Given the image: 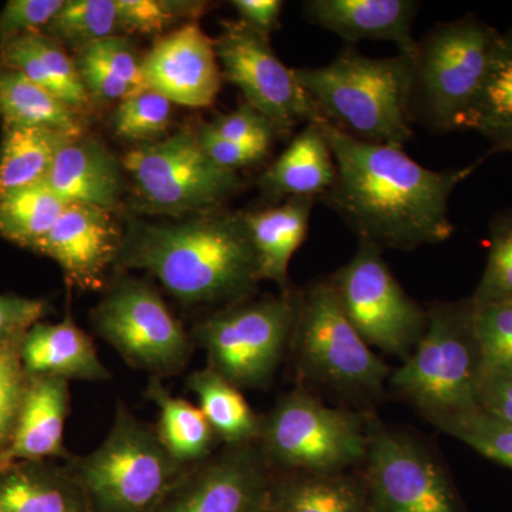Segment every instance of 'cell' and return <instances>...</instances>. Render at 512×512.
<instances>
[{"instance_id":"cell-6","label":"cell","mask_w":512,"mask_h":512,"mask_svg":"<svg viewBox=\"0 0 512 512\" xmlns=\"http://www.w3.org/2000/svg\"><path fill=\"white\" fill-rule=\"evenodd\" d=\"M92 512H154L184 466L170 456L156 427L119 404L106 439L92 453L64 461Z\"/></svg>"},{"instance_id":"cell-14","label":"cell","mask_w":512,"mask_h":512,"mask_svg":"<svg viewBox=\"0 0 512 512\" xmlns=\"http://www.w3.org/2000/svg\"><path fill=\"white\" fill-rule=\"evenodd\" d=\"M224 80L237 86L245 101L286 133L295 124L328 121L315 101L276 56L269 37L256 32L242 20L221 23L214 40Z\"/></svg>"},{"instance_id":"cell-11","label":"cell","mask_w":512,"mask_h":512,"mask_svg":"<svg viewBox=\"0 0 512 512\" xmlns=\"http://www.w3.org/2000/svg\"><path fill=\"white\" fill-rule=\"evenodd\" d=\"M92 325L128 366L154 379L180 375L197 348L160 293L130 276L114 282L93 309Z\"/></svg>"},{"instance_id":"cell-47","label":"cell","mask_w":512,"mask_h":512,"mask_svg":"<svg viewBox=\"0 0 512 512\" xmlns=\"http://www.w3.org/2000/svg\"><path fill=\"white\" fill-rule=\"evenodd\" d=\"M232 6L239 13V20L247 23L256 32L271 36L279 28V16L284 8L281 0H234Z\"/></svg>"},{"instance_id":"cell-9","label":"cell","mask_w":512,"mask_h":512,"mask_svg":"<svg viewBox=\"0 0 512 512\" xmlns=\"http://www.w3.org/2000/svg\"><path fill=\"white\" fill-rule=\"evenodd\" d=\"M298 292L222 308L191 329L207 366L242 389L268 386L291 345Z\"/></svg>"},{"instance_id":"cell-44","label":"cell","mask_w":512,"mask_h":512,"mask_svg":"<svg viewBox=\"0 0 512 512\" xmlns=\"http://www.w3.org/2000/svg\"><path fill=\"white\" fill-rule=\"evenodd\" d=\"M197 136L201 147L215 164L235 171V173H238L241 168L258 163L269 153L265 148L248 146V144L237 143V141L218 136L208 127L207 123L201 124L197 128Z\"/></svg>"},{"instance_id":"cell-41","label":"cell","mask_w":512,"mask_h":512,"mask_svg":"<svg viewBox=\"0 0 512 512\" xmlns=\"http://www.w3.org/2000/svg\"><path fill=\"white\" fill-rule=\"evenodd\" d=\"M207 124L214 133L227 140L265 148L268 151L275 134L278 133L274 124L247 101L232 113L217 117L212 123Z\"/></svg>"},{"instance_id":"cell-10","label":"cell","mask_w":512,"mask_h":512,"mask_svg":"<svg viewBox=\"0 0 512 512\" xmlns=\"http://www.w3.org/2000/svg\"><path fill=\"white\" fill-rule=\"evenodd\" d=\"M123 167L141 207L153 214L177 217L220 210L242 188L238 173L215 164L192 128L128 151Z\"/></svg>"},{"instance_id":"cell-22","label":"cell","mask_w":512,"mask_h":512,"mask_svg":"<svg viewBox=\"0 0 512 512\" xmlns=\"http://www.w3.org/2000/svg\"><path fill=\"white\" fill-rule=\"evenodd\" d=\"M0 67L22 73L84 117L92 110L93 99L76 62L57 40L43 32L16 37L0 47Z\"/></svg>"},{"instance_id":"cell-36","label":"cell","mask_w":512,"mask_h":512,"mask_svg":"<svg viewBox=\"0 0 512 512\" xmlns=\"http://www.w3.org/2000/svg\"><path fill=\"white\" fill-rule=\"evenodd\" d=\"M173 103L147 89L121 101L113 116L117 136L130 141H150L163 136L171 123Z\"/></svg>"},{"instance_id":"cell-37","label":"cell","mask_w":512,"mask_h":512,"mask_svg":"<svg viewBox=\"0 0 512 512\" xmlns=\"http://www.w3.org/2000/svg\"><path fill=\"white\" fill-rule=\"evenodd\" d=\"M474 329L480 346L483 379L511 373L512 303L474 308Z\"/></svg>"},{"instance_id":"cell-15","label":"cell","mask_w":512,"mask_h":512,"mask_svg":"<svg viewBox=\"0 0 512 512\" xmlns=\"http://www.w3.org/2000/svg\"><path fill=\"white\" fill-rule=\"evenodd\" d=\"M271 476L258 444L224 446L185 467L154 512H268Z\"/></svg>"},{"instance_id":"cell-20","label":"cell","mask_w":512,"mask_h":512,"mask_svg":"<svg viewBox=\"0 0 512 512\" xmlns=\"http://www.w3.org/2000/svg\"><path fill=\"white\" fill-rule=\"evenodd\" d=\"M121 177V165L109 148L82 136L60 148L45 184L66 204L113 211L123 188Z\"/></svg>"},{"instance_id":"cell-23","label":"cell","mask_w":512,"mask_h":512,"mask_svg":"<svg viewBox=\"0 0 512 512\" xmlns=\"http://www.w3.org/2000/svg\"><path fill=\"white\" fill-rule=\"evenodd\" d=\"M336 181V161L320 123L301 133L261 178L262 190L274 198L320 200Z\"/></svg>"},{"instance_id":"cell-21","label":"cell","mask_w":512,"mask_h":512,"mask_svg":"<svg viewBox=\"0 0 512 512\" xmlns=\"http://www.w3.org/2000/svg\"><path fill=\"white\" fill-rule=\"evenodd\" d=\"M20 360L28 376L106 382L110 370L101 362L93 339L67 313L62 322H39L20 343Z\"/></svg>"},{"instance_id":"cell-24","label":"cell","mask_w":512,"mask_h":512,"mask_svg":"<svg viewBox=\"0 0 512 512\" xmlns=\"http://www.w3.org/2000/svg\"><path fill=\"white\" fill-rule=\"evenodd\" d=\"M0 505L5 512H92L66 464L25 461L0 470Z\"/></svg>"},{"instance_id":"cell-43","label":"cell","mask_w":512,"mask_h":512,"mask_svg":"<svg viewBox=\"0 0 512 512\" xmlns=\"http://www.w3.org/2000/svg\"><path fill=\"white\" fill-rule=\"evenodd\" d=\"M47 303L18 295H0V346H20L26 333L42 322Z\"/></svg>"},{"instance_id":"cell-8","label":"cell","mask_w":512,"mask_h":512,"mask_svg":"<svg viewBox=\"0 0 512 512\" xmlns=\"http://www.w3.org/2000/svg\"><path fill=\"white\" fill-rule=\"evenodd\" d=\"M256 444L272 473H349L365 463V413L326 406L299 386L261 417Z\"/></svg>"},{"instance_id":"cell-25","label":"cell","mask_w":512,"mask_h":512,"mask_svg":"<svg viewBox=\"0 0 512 512\" xmlns=\"http://www.w3.org/2000/svg\"><path fill=\"white\" fill-rule=\"evenodd\" d=\"M315 198H291L268 210L244 212L258 256L261 281L289 291V264L309 231Z\"/></svg>"},{"instance_id":"cell-7","label":"cell","mask_w":512,"mask_h":512,"mask_svg":"<svg viewBox=\"0 0 512 512\" xmlns=\"http://www.w3.org/2000/svg\"><path fill=\"white\" fill-rule=\"evenodd\" d=\"M289 352L302 380L357 402L379 399L392 375L353 328L330 279L298 292Z\"/></svg>"},{"instance_id":"cell-46","label":"cell","mask_w":512,"mask_h":512,"mask_svg":"<svg viewBox=\"0 0 512 512\" xmlns=\"http://www.w3.org/2000/svg\"><path fill=\"white\" fill-rule=\"evenodd\" d=\"M478 406L485 413L512 424V372L485 377L481 382Z\"/></svg>"},{"instance_id":"cell-40","label":"cell","mask_w":512,"mask_h":512,"mask_svg":"<svg viewBox=\"0 0 512 512\" xmlns=\"http://www.w3.org/2000/svg\"><path fill=\"white\" fill-rule=\"evenodd\" d=\"M64 0H9L0 12V47L16 37L43 32Z\"/></svg>"},{"instance_id":"cell-50","label":"cell","mask_w":512,"mask_h":512,"mask_svg":"<svg viewBox=\"0 0 512 512\" xmlns=\"http://www.w3.org/2000/svg\"><path fill=\"white\" fill-rule=\"evenodd\" d=\"M269 512V511H268Z\"/></svg>"},{"instance_id":"cell-13","label":"cell","mask_w":512,"mask_h":512,"mask_svg":"<svg viewBox=\"0 0 512 512\" xmlns=\"http://www.w3.org/2000/svg\"><path fill=\"white\" fill-rule=\"evenodd\" d=\"M366 458L360 476L367 512H458L456 495L439 461L409 434L365 412Z\"/></svg>"},{"instance_id":"cell-17","label":"cell","mask_w":512,"mask_h":512,"mask_svg":"<svg viewBox=\"0 0 512 512\" xmlns=\"http://www.w3.org/2000/svg\"><path fill=\"white\" fill-rule=\"evenodd\" d=\"M141 67L148 89L191 109L211 106L224 80L214 40L195 20L158 39Z\"/></svg>"},{"instance_id":"cell-1","label":"cell","mask_w":512,"mask_h":512,"mask_svg":"<svg viewBox=\"0 0 512 512\" xmlns=\"http://www.w3.org/2000/svg\"><path fill=\"white\" fill-rule=\"evenodd\" d=\"M336 161V181L320 200L380 251H413L453 235L448 202L478 163L433 171L403 148L367 143L320 123Z\"/></svg>"},{"instance_id":"cell-34","label":"cell","mask_w":512,"mask_h":512,"mask_svg":"<svg viewBox=\"0 0 512 512\" xmlns=\"http://www.w3.org/2000/svg\"><path fill=\"white\" fill-rule=\"evenodd\" d=\"M448 436L463 441L481 456L512 470V424L497 419L483 409L431 421Z\"/></svg>"},{"instance_id":"cell-2","label":"cell","mask_w":512,"mask_h":512,"mask_svg":"<svg viewBox=\"0 0 512 512\" xmlns=\"http://www.w3.org/2000/svg\"><path fill=\"white\" fill-rule=\"evenodd\" d=\"M117 268L141 269L187 306L248 301L261 281L244 212L224 208L177 222H136L124 234Z\"/></svg>"},{"instance_id":"cell-31","label":"cell","mask_w":512,"mask_h":512,"mask_svg":"<svg viewBox=\"0 0 512 512\" xmlns=\"http://www.w3.org/2000/svg\"><path fill=\"white\" fill-rule=\"evenodd\" d=\"M66 205L45 183L6 192L0 195V235L36 251Z\"/></svg>"},{"instance_id":"cell-30","label":"cell","mask_w":512,"mask_h":512,"mask_svg":"<svg viewBox=\"0 0 512 512\" xmlns=\"http://www.w3.org/2000/svg\"><path fill=\"white\" fill-rule=\"evenodd\" d=\"M76 137L49 128L3 127L0 195L45 183L60 148Z\"/></svg>"},{"instance_id":"cell-33","label":"cell","mask_w":512,"mask_h":512,"mask_svg":"<svg viewBox=\"0 0 512 512\" xmlns=\"http://www.w3.org/2000/svg\"><path fill=\"white\" fill-rule=\"evenodd\" d=\"M512 124V28L501 33L487 83L464 130L483 134Z\"/></svg>"},{"instance_id":"cell-39","label":"cell","mask_w":512,"mask_h":512,"mask_svg":"<svg viewBox=\"0 0 512 512\" xmlns=\"http://www.w3.org/2000/svg\"><path fill=\"white\" fill-rule=\"evenodd\" d=\"M20 346H0V470L12 443L29 376L20 360Z\"/></svg>"},{"instance_id":"cell-42","label":"cell","mask_w":512,"mask_h":512,"mask_svg":"<svg viewBox=\"0 0 512 512\" xmlns=\"http://www.w3.org/2000/svg\"><path fill=\"white\" fill-rule=\"evenodd\" d=\"M82 52L89 53L97 62L103 64L114 77L126 83L134 93L148 89L141 60H138L136 52L124 36L106 37L86 47Z\"/></svg>"},{"instance_id":"cell-35","label":"cell","mask_w":512,"mask_h":512,"mask_svg":"<svg viewBox=\"0 0 512 512\" xmlns=\"http://www.w3.org/2000/svg\"><path fill=\"white\" fill-rule=\"evenodd\" d=\"M488 245L484 274L470 298L474 308L512 303V208L495 214Z\"/></svg>"},{"instance_id":"cell-18","label":"cell","mask_w":512,"mask_h":512,"mask_svg":"<svg viewBox=\"0 0 512 512\" xmlns=\"http://www.w3.org/2000/svg\"><path fill=\"white\" fill-rule=\"evenodd\" d=\"M420 5L413 0H309L303 12L309 22L350 43L376 40L396 45L400 55L413 57L419 40L413 23Z\"/></svg>"},{"instance_id":"cell-16","label":"cell","mask_w":512,"mask_h":512,"mask_svg":"<svg viewBox=\"0 0 512 512\" xmlns=\"http://www.w3.org/2000/svg\"><path fill=\"white\" fill-rule=\"evenodd\" d=\"M124 234L111 211L67 204L36 252L62 268L69 286L79 291L106 288L107 272L119 261Z\"/></svg>"},{"instance_id":"cell-28","label":"cell","mask_w":512,"mask_h":512,"mask_svg":"<svg viewBox=\"0 0 512 512\" xmlns=\"http://www.w3.org/2000/svg\"><path fill=\"white\" fill-rule=\"evenodd\" d=\"M215 436L224 446L254 444L261 433V417L249 406L241 390L210 366L195 370L187 379Z\"/></svg>"},{"instance_id":"cell-48","label":"cell","mask_w":512,"mask_h":512,"mask_svg":"<svg viewBox=\"0 0 512 512\" xmlns=\"http://www.w3.org/2000/svg\"><path fill=\"white\" fill-rule=\"evenodd\" d=\"M491 143L490 153L512 154V124L508 126L493 128L483 133Z\"/></svg>"},{"instance_id":"cell-38","label":"cell","mask_w":512,"mask_h":512,"mask_svg":"<svg viewBox=\"0 0 512 512\" xmlns=\"http://www.w3.org/2000/svg\"><path fill=\"white\" fill-rule=\"evenodd\" d=\"M121 32L154 35L183 19H197L205 3L180 0H116Z\"/></svg>"},{"instance_id":"cell-32","label":"cell","mask_w":512,"mask_h":512,"mask_svg":"<svg viewBox=\"0 0 512 512\" xmlns=\"http://www.w3.org/2000/svg\"><path fill=\"white\" fill-rule=\"evenodd\" d=\"M43 33L77 52L106 37L121 36L116 0H64Z\"/></svg>"},{"instance_id":"cell-27","label":"cell","mask_w":512,"mask_h":512,"mask_svg":"<svg viewBox=\"0 0 512 512\" xmlns=\"http://www.w3.org/2000/svg\"><path fill=\"white\" fill-rule=\"evenodd\" d=\"M0 119L3 127L49 128L77 137L86 130L83 114L6 67H0Z\"/></svg>"},{"instance_id":"cell-19","label":"cell","mask_w":512,"mask_h":512,"mask_svg":"<svg viewBox=\"0 0 512 512\" xmlns=\"http://www.w3.org/2000/svg\"><path fill=\"white\" fill-rule=\"evenodd\" d=\"M69 409V380L29 376L6 467L25 461L69 460L72 454L64 447Z\"/></svg>"},{"instance_id":"cell-29","label":"cell","mask_w":512,"mask_h":512,"mask_svg":"<svg viewBox=\"0 0 512 512\" xmlns=\"http://www.w3.org/2000/svg\"><path fill=\"white\" fill-rule=\"evenodd\" d=\"M146 396L160 412L156 427L158 437L178 464L191 466L217 451L215 447L220 440L200 407L181 397H174L163 380L154 377L148 379Z\"/></svg>"},{"instance_id":"cell-12","label":"cell","mask_w":512,"mask_h":512,"mask_svg":"<svg viewBox=\"0 0 512 512\" xmlns=\"http://www.w3.org/2000/svg\"><path fill=\"white\" fill-rule=\"evenodd\" d=\"M336 298L370 348L406 360L427 329V309L404 291L383 251L359 241L352 259L330 276Z\"/></svg>"},{"instance_id":"cell-5","label":"cell","mask_w":512,"mask_h":512,"mask_svg":"<svg viewBox=\"0 0 512 512\" xmlns=\"http://www.w3.org/2000/svg\"><path fill=\"white\" fill-rule=\"evenodd\" d=\"M427 329L389 382L431 421L477 409L483 369L471 299L427 306Z\"/></svg>"},{"instance_id":"cell-49","label":"cell","mask_w":512,"mask_h":512,"mask_svg":"<svg viewBox=\"0 0 512 512\" xmlns=\"http://www.w3.org/2000/svg\"><path fill=\"white\" fill-rule=\"evenodd\" d=\"M0 512H5V510L2 508V505H0Z\"/></svg>"},{"instance_id":"cell-3","label":"cell","mask_w":512,"mask_h":512,"mask_svg":"<svg viewBox=\"0 0 512 512\" xmlns=\"http://www.w3.org/2000/svg\"><path fill=\"white\" fill-rule=\"evenodd\" d=\"M329 123L367 143L403 148L413 138V57L373 59L346 47L326 66L295 70Z\"/></svg>"},{"instance_id":"cell-26","label":"cell","mask_w":512,"mask_h":512,"mask_svg":"<svg viewBox=\"0 0 512 512\" xmlns=\"http://www.w3.org/2000/svg\"><path fill=\"white\" fill-rule=\"evenodd\" d=\"M269 512H367L360 473H272Z\"/></svg>"},{"instance_id":"cell-45","label":"cell","mask_w":512,"mask_h":512,"mask_svg":"<svg viewBox=\"0 0 512 512\" xmlns=\"http://www.w3.org/2000/svg\"><path fill=\"white\" fill-rule=\"evenodd\" d=\"M76 64L84 87L92 99L96 97V99L106 101H124L137 94L126 83L120 82L117 77H114L103 64L97 62L89 53L80 52Z\"/></svg>"},{"instance_id":"cell-4","label":"cell","mask_w":512,"mask_h":512,"mask_svg":"<svg viewBox=\"0 0 512 512\" xmlns=\"http://www.w3.org/2000/svg\"><path fill=\"white\" fill-rule=\"evenodd\" d=\"M501 32L474 15L440 23L417 45L410 113L434 133L464 130L490 74Z\"/></svg>"}]
</instances>
